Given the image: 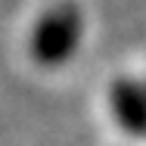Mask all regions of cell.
<instances>
[{
	"instance_id": "6da1fadb",
	"label": "cell",
	"mask_w": 146,
	"mask_h": 146,
	"mask_svg": "<svg viewBox=\"0 0 146 146\" xmlns=\"http://www.w3.org/2000/svg\"><path fill=\"white\" fill-rule=\"evenodd\" d=\"M84 40V13L72 0L47 6L28 31V56L40 68L65 65Z\"/></svg>"
},
{
	"instance_id": "7a4b0ae2",
	"label": "cell",
	"mask_w": 146,
	"mask_h": 146,
	"mask_svg": "<svg viewBox=\"0 0 146 146\" xmlns=\"http://www.w3.org/2000/svg\"><path fill=\"white\" fill-rule=\"evenodd\" d=\"M109 109L124 134L146 137V81L118 78L109 90Z\"/></svg>"
}]
</instances>
